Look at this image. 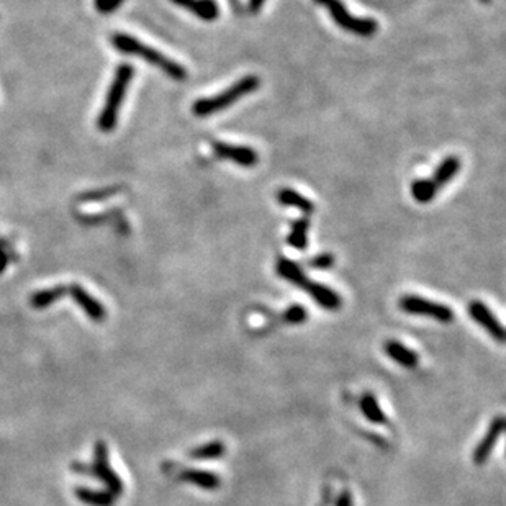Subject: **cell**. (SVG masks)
Returning <instances> with one entry per match:
<instances>
[{
	"label": "cell",
	"instance_id": "6da1fadb",
	"mask_svg": "<svg viewBox=\"0 0 506 506\" xmlns=\"http://www.w3.org/2000/svg\"><path fill=\"white\" fill-rule=\"evenodd\" d=\"M112 45L115 46L118 51L123 53V55L143 58L144 61H148L151 64V66L158 68L163 72L168 74L171 79H174V80H185L187 79V71L182 64L163 55L161 51L154 50V48H151L148 45H144V43L138 41L136 38L125 35V33H115L112 36Z\"/></svg>",
	"mask_w": 506,
	"mask_h": 506
},
{
	"label": "cell",
	"instance_id": "7a4b0ae2",
	"mask_svg": "<svg viewBox=\"0 0 506 506\" xmlns=\"http://www.w3.org/2000/svg\"><path fill=\"white\" fill-rule=\"evenodd\" d=\"M261 87V79L257 75H244L239 80H236L233 85H230L228 89H225L222 94H217L213 97H203V99L195 100V104L192 105V113L195 117L205 118L213 115L217 112H223L230 107H233L236 102L243 99V97L256 92Z\"/></svg>",
	"mask_w": 506,
	"mask_h": 506
},
{
	"label": "cell",
	"instance_id": "3957f363",
	"mask_svg": "<svg viewBox=\"0 0 506 506\" xmlns=\"http://www.w3.org/2000/svg\"><path fill=\"white\" fill-rule=\"evenodd\" d=\"M133 75H134V69L130 66V64H120V66L117 68L115 77H113L109 94L105 97V105L100 112L99 120H97L99 130L105 133L115 130L118 122V113H120L123 99H125L126 90L130 87Z\"/></svg>",
	"mask_w": 506,
	"mask_h": 506
},
{
	"label": "cell",
	"instance_id": "277c9868",
	"mask_svg": "<svg viewBox=\"0 0 506 506\" xmlns=\"http://www.w3.org/2000/svg\"><path fill=\"white\" fill-rule=\"evenodd\" d=\"M316 4L325 7L330 12V17L339 28L349 31L357 36H372L379 31V21L374 18H359L349 14L341 0H315Z\"/></svg>",
	"mask_w": 506,
	"mask_h": 506
},
{
	"label": "cell",
	"instance_id": "5b68a950",
	"mask_svg": "<svg viewBox=\"0 0 506 506\" xmlns=\"http://www.w3.org/2000/svg\"><path fill=\"white\" fill-rule=\"evenodd\" d=\"M72 469H75V472H84V473H90V475H94L97 478H100L102 482L105 483L107 488H109V492L113 495V497H120L123 493V482L122 478L117 475V472L110 467L109 462V449H107V444L104 441H97L95 443V449H94V464L87 469H84L80 464L72 465Z\"/></svg>",
	"mask_w": 506,
	"mask_h": 506
},
{
	"label": "cell",
	"instance_id": "8992f818",
	"mask_svg": "<svg viewBox=\"0 0 506 506\" xmlns=\"http://www.w3.org/2000/svg\"><path fill=\"white\" fill-rule=\"evenodd\" d=\"M398 308L405 311L407 315L423 316V318H431L439 323H451L456 318L454 310L449 305L438 303L419 295H403L398 301Z\"/></svg>",
	"mask_w": 506,
	"mask_h": 506
},
{
	"label": "cell",
	"instance_id": "52a82bcc",
	"mask_svg": "<svg viewBox=\"0 0 506 506\" xmlns=\"http://www.w3.org/2000/svg\"><path fill=\"white\" fill-rule=\"evenodd\" d=\"M212 149L218 159L231 161V163L243 166V168H252V166L259 163V154L251 146H239V144L213 141Z\"/></svg>",
	"mask_w": 506,
	"mask_h": 506
},
{
	"label": "cell",
	"instance_id": "ba28073f",
	"mask_svg": "<svg viewBox=\"0 0 506 506\" xmlns=\"http://www.w3.org/2000/svg\"><path fill=\"white\" fill-rule=\"evenodd\" d=\"M469 315L470 318L477 323L478 326H482L490 336H492L497 343L505 341V326L502 321L497 318V315L493 313L488 306L480 300H473L469 305Z\"/></svg>",
	"mask_w": 506,
	"mask_h": 506
},
{
	"label": "cell",
	"instance_id": "9c48e42d",
	"mask_svg": "<svg viewBox=\"0 0 506 506\" xmlns=\"http://www.w3.org/2000/svg\"><path fill=\"white\" fill-rule=\"evenodd\" d=\"M503 431H505V418L500 414V416H497L492 423H490L487 433L483 434V438L478 441L475 449H473V454H472L473 464L475 465L485 464V462L490 459V456H492V452L495 451V448H497Z\"/></svg>",
	"mask_w": 506,
	"mask_h": 506
},
{
	"label": "cell",
	"instance_id": "30bf717a",
	"mask_svg": "<svg viewBox=\"0 0 506 506\" xmlns=\"http://www.w3.org/2000/svg\"><path fill=\"white\" fill-rule=\"evenodd\" d=\"M68 292L71 294L72 300L77 303L80 308L84 310V313L89 316L92 321H104L107 318L105 306L100 303L99 300H95L87 290H84L79 284H74L68 289Z\"/></svg>",
	"mask_w": 506,
	"mask_h": 506
},
{
	"label": "cell",
	"instance_id": "8fae6325",
	"mask_svg": "<svg viewBox=\"0 0 506 506\" xmlns=\"http://www.w3.org/2000/svg\"><path fill=\"white\" fill-rule=\"evenodd\" d=\"M303 290L310 295L311 298L315 300L316 305L321 306V308L330 310V311H335V310L341 308V305H343L341 295H339L338 292H335V290L330 289L325 284L308 281L305 284Z\"/></svg>",
	"mask_w": 506,
	"mask_h": 506
},
{
	"label": "cell",
	"instance_id": "7c38bea8",
	"mask_svg": "<svg viewBox=\"0 0 506 506\" xmlns=\"http://www.w3.org/2000/svg\"><path fill=\"white\" fill-rule=\"evenodd\" d=\"M384 352L387 354V357H390L403 369H416L419 364L416 351H413L400 341H395V339H390L384 344Z\"/></svg>",
	"mask_w": 506,
	"mask_h": 506
},
{
	"label": "cell",
	"instance_id": "4fadbf2b",
	"mask_svg": "<svg viewBox=\"0 0 506 506\" xmlns=\"http://www.w3.org/2000/svg\"><path fill=\"white\" fill-rule=\"evenodd\" d=\"M177 7H182L203 21H215L220 17L217 0H171Z\"/></svg>",
	"mask_w": 506,
	"mask_h": 506
},
{
	"label": "cell",
	"instance_id": "5bb4252c",
	"mask_svg": "<svg viewBox=\"0 0 506 506\" xmlns=\"http://www.w3.org/2000/svg\"><path fill=\"white\" fill-rule=\"evenodd\" d=\"M181 478L193 487L205 490V492H215V490L222 487V478L217 473L203 469H185L182 472Z\"/></svg>",
	"mask_w": 506,
	"mask_h": 506
},
{
	"label": "cell",
	"instance_id": "9a60e30c",
	"mask_svg": "<svg viewBox=\"0 0 506 506\" xmlns=\"http://www.w3.org/2000/svg\"><path fill=\"white\" fill-rule=\"evenodd\" d=\"M277 202L284 207H292L295 210H298V212L303 213L305 217H308V215L315 212V203L311 202L310 198L301 195V193L295 190V188H290V187L281 188V190L277 192Z\"/></svg>",
	"mask_w": 506,
	"mask_h": 506
},
{
	"label": "cell",
	"instance_id": "2e32d148",
	"mask_svg": "<svg viewBox=\"0 0 506 506\" xmlns=\"http://www.w3.org/2000/svg\"><path fill=\"white\" fill-rule=\"evenodd\" d=\"M276 271H277L279 277L284 279V281H287L289 284L295 285V287H298V289H303L305 284L308 282L303 269H301L295 261L289 259V257H279V261L276 264Z\"/></svg>",
	"mask_w": 506,
	"mask_h": 506
},
{
	"label": "cell",
	"instance_id": "e0dca14e",
	"mask_svg": "<svg viewBox=\"0 0 506 506\" xmlns=\"http://www.w3.org/2000/svg\"><path fill=\"white\" fill-rule=\"evenodd\" d=\"M461 171V159L457 156H448V158L441 161V164L434 169L433 182L438 187H444L446 184L454 179Z\"/></svg>",
	"mask_w": 506,
	"mask_h": 506
},
{
	"label": "cell",
	"instance_id": "ac0fdd59",
	"mask_svg": "<svg viewBox=\"0 0 506 506\" xmlns=\"http://www.w3.org/2000/svg\"><path fill=\"white\" fill-rule=\"evenodd\" d=\"M359 410L364 414V418L367 419L369 423L377 424V426H382V424H387V414L382 410L377 398L370 394H365L359 402Z\"/></svg>",
	"mask_w": 506,
	"mask_h": 506
},
{
	"label": "cell",
	"instance_id": "d6986e66",
	"mask_svg": "<svg viewBox=\"0 0 506 506\" xmlns=\"http://www.w3.org/2000/svg\"><path fill=\"white\" fill-rule=\"evenodd\" d=\"M308 228H310V220L306 217L294 220L287 243L292 246L294 249L305 251L306 246H308Z\"/></svg>",
	"mask_w": 506,
	"mask_h": 506
},
{
	"label": "cell",
	"instance_id": "ffe728a7",
	"mask_svg": "<svg viewBox=\"0 0 506 506\" xmlns=\"http://www.w3.org/2000/svg\"><path fill=\"white\" fill-rule=\"evenodd\" d=\"M75 495L80 502L90 506H113L117 502V497L107 490V492H102V490H90V488H77L75 490Z\"/></svg>",
	"mask_w": 506,
	"mask_h": 506
},
{
	"label": "cell",
	"instance_id": "44dd1931",
	"mask_svg": "<svg viewBox=\"0 0 506 506\" xmlns=\"http://www.w3.org/2000/svg\"><path fill=\"white\" fill-rule=\"evenodd\" d=\"M226 454V446L223 441H210L207 444L198 446L192 451V459L195 461H218Z\"/></svg>",
	"mask_w": 506,
	"mask_h": 506
},
{
	"label": "cell",
	"instance_id": "7402d4cb",
	"mask_svg": "<svg viewBox=\"0 0 506 506\" xmlns=\"http://www.w3.org/2000/svg\"><path fill=\"white\" fill-rule=\"evenodd\" d=\"M68 294V287L64 285H58V287L48 289V290H40L35 295H31L30 303L33 308H46V306H51L55 301H58L61 297Z\"/></svg>",
	"mask_w": 506,
	"mask_h": 506
},
{
	"label": "cell",
	"instance_id": "603a6c76",
	"mask_svg": "<svg viewBox=\"0 0 506 506\" xmlns=\"http://www.w3.org/2000/svg\"><path fill=\"white\" fill-rule=\"evenodd\" d=\"M439 187L431 179H416L411 182V197L418 203H429L434 200Z\"/></svg>",
	"mask_w": 506,
	"mask_h": 506
},
{
	"label": "cell",
	"instance_id": "cb8c5ba5",
	"mask_svg": "<svg viewBox=\"0 0 506 506\" xmlns=\"http://www.w3.org/2000/svg\"><path fill=\"white\" fill-rule=\"evenodd\" d=\"M284 318L287 323H292V325H300V323L306 321V318H308V313H306L305 306L292 305L284 313Z\"/></svg>",
	"mask_w": 506,
	"mask_h": 506
},
{
	"label": "cell",
	"instance_id": "d4e9b609",
	"mask_svg": "<svg viewBox=\"0 0 506 506\" xmlns=\"http://www.w3.org/2000/svg\"><path fill=\"white\" fill-rule=\"evenodd\" d=\"M308 264L313 269H320V271H323V269L333 267V264H335V256L330 254V252H323V254H318L315 256L313 259H310Z\"/></svg>",
	"mask_w": 506,
	"mask_h": 506
},
{
	"label": "cell",
	"instance_id": "484cf974",
	"mask_svg": "<svg viewBox=\"0 0 506 506\" xmlns=\"http://www.w3.org/2000/svg\"><path fill=\"white\" fill-rule=\"evenodd\" d=\"M118 188H105V190H99V192H90V193H84V197H80V200L84 202H90V200H105V198H109L112 195H115Z\"/></svg>",
	"mask_w": 506,
	"mask_h": 506
},
{
	"label": "cell",
	"instance_id": "4316f807",
	"mask_svg": "<svg viewBox=\"0 0 506 506\" xmlns=\"http://www.w3.org/2000/svg\"><path fill=\"white\" fill-rule=\"evenodd\" d=\"M123 2H125V0H104V2L99 5V10L102 14H110L120 7Z\"/></svg>",
	"mask_w": 506,
	"mask_h": 506
},
{
	"label": "cell",
	"instance_id": "83f0119b",
	"mask_svg": "<svg viewBox=\"0 0 506 506\" xmlns=\"http://www.w3.org/2000/svg\"><path fill=\"white\" fill-rule=\"evenodd\" d=\"M336 506H352V497L349 492H343L341 497L338 498Z\"/></svg>",
	"mask_w": 506,
	"mask_h": 506
},
{
	"label": "cell",
	"instance_id": "f1b7e54d",
	"mask_svg": "<svg viewBox=\"0 0 506 506\" xmlns=\"http://www.w3.org/2000/svg\"><path fill=\"white\" fill-rule=\"evenodd\" d=\"M264 4H266V0H247V5H249V12H252V14L259 12Z\"/></svg>",
	"mask_w": 506,
	"mask_h": 506
},
{
	"label": "cell",
	"instance_id": "f546056e",
	"mask_svg": "<svg viewBox=\"0 0 506 506\" xmlns=\"http://www.w3.org/2000/svg\"><path fill=\"white\" fill-rule=\"evenodd\" d=\"M7 264H9V257L4 252L2 247H0V272H4V269L7 267Z\"/></svg>",
	"mask_w": 506,
	"mask_h": 506
},
{
	"label": "cell",
	"instance_id": "4dcf8cb0",
	"mask_svg": "<svg viewBox=\"0 0 506 506\" xmlns=\"http://www.w3.org/2000/svg\"><path fill=\"white\" fill-rule=\"evenodd\" d=\"M102 2H104V0H95V7H97V9H99V5H100Z\"/></svg>",
	"mask_w": 506,
	"mask_h": 506
},
{
	"label": "cell",
	"instance_id": "1f68e13d",
	"mask_svg": "<svg viewBox=\"0 0 506 506\" xmlns=\"http://www.w3.org/2000/svg\"><path fill=\"white\" fill-rule=\"evenodd\" d=\"M478 2H482V4H490L492 0H478Z\"/></svg>",
	"mask_w": 506,
	"mask_h": 506
}]
</instances>
